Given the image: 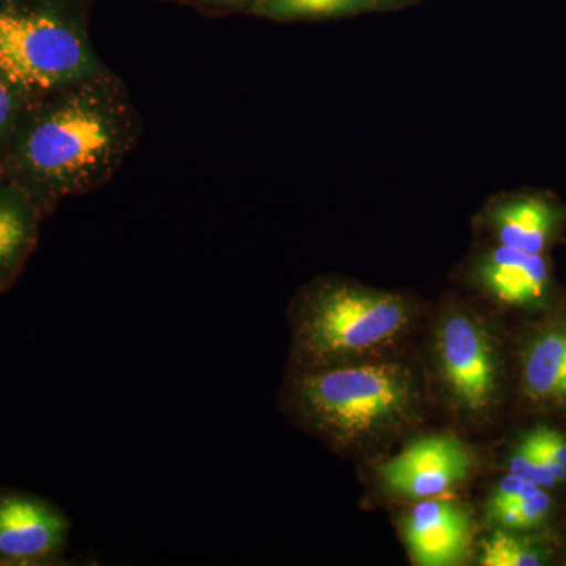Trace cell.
<instances>
[{
	"instance_id": "obj_16",
	"label": "cell",
	"mask_w": 566,
	"mask_h": 566,
	"mask_svg": "<svg viewBox=\"0 0 566 566\" xmlns=\"http://www.w3.org/2000/svg\"><path fill=\"white\" fill-rule=\"evenodd\" d=\"M33 99L0 73V155Z\"/></svg>"
},
{
	"instance_id": "obj_14",
	"label": "cell",
	"mask_w": 566,
	"mask_h": 566,
	"mask_svg": "<svg viewBox=\"0 0 566 566\" xmlns=\"http://www.w3.org/2000/svg\"><path fill=\"white\" fill-rule=\"evenodd\" d=\"M545 562L542 549L517 531L494 527L476 554L482 566H538Z\"/></svg>"
},
{
	"instance_id": "obj_2",
	"label": "cell",
	"mask_w": 566,
	"mask_h": 566,
	"mask_svg": "<svg viewBox=\"0 0 566 566\" xmlns=\"http://www.w3.org/2000/svg\"><path fill=\"white\" fill-rule=\"evenodd\" d=\"M424 385L400 357L296 370L286 367L283 415L338 455H374L416 430L424 415Z\"/></svg>"
},
{
	"instance_id": "obj_9",
	"label": "cell",
	"mask_w": 566,
	"mask_h": 566,
	"mask_svg": "<svg viewBox=\"0 0 566 566\" xmlns=\"http://www.w3.org/2000/svg\"><path fill=\"white\" fill-rule=\"evenodd\" d=\"M398 527L406 553L417 566H455L471 553L474 517L468 505L453 499L409 504Z\"/></svg>"
},
{
	"instance_id": "obj_6",
	"label": "cell",
	"mask_w": 566,
	"mask_h": 566,
	"mask_svg": "<svg viewBox=\"0 0 566 566\" xmlns=\"http://www.w3.org/2000/svg\"><path fill=\"white\" fill-rule=\"evenodd\" d=\"M474 447L453 433L420 436L397 455L376 468L382 494L392 501L415 504L447 497L476 471Z\"/></svg>"
},
{
	"instance_id": "obj_21",
	"label": "cell",
	"mask_w": 566,
	"mask_h": 566,
	"mask_svg": "<svg viewBox=\"0 0 566 566\" xmlns=\"http://www.w3.org/2000/svg\"><path fill=\"white\" fill-rule=\"evenodd\" d=\"M401 2V0H378V9L381 7L392 6V3Z\"/></svg>"
},
{
	"instance_id": "obj_17",
	"label": "cell",
	"mask_w": 566,
	"mask_h": 566,
	"mask_svg": "<svg viewBox=\"0 0 566 566\" xmlns=\"http://www.w3.org/2000/svg\"><path fill=\"white\" fill-rule=\"evenodd\" d=\"M509 472L524 480H531L543 490H551L557 485L556 480L547 472L539 453L532 444L531 438L524 436L523 441L513 449L509 458Z\"/></svg>"
},
{
	"instance_id": "obj_3",
	"label": "cell",
	"mask_w": 566,
	"mask_h": 566,
	"mask_svg": "<svg viewBox=\"0 0 566 566\" xmlns=\"http://www.w3.org/2000/svg\"><path fill=\"white\" fill-rule=\"evenodd\" d=\"M411 294L340 275L304 285L289 307V368L316 370L397 357L419 326Z\"/></svg>"
},
{
	"instance_id": "obj_15",
	"label": "cell",
	"mask_w": 566,
	"mask_h": 566,
	"mask_svg": "<svg viewBox=\"0 0 566 566\" xmlns=\"http://www.w3.org/2000/svg\"><path fill=\"white\" fill-rule=\"evenodd\" d=\"M551 509H553V501L547 490H538L515 504L488 513L486 517L494 527L524 532L542 526L549 516Z\"/></svg>"
},
{
	"instance_id": "obj_8",
	"label": "cell",
	"mask_w": 566,
	"mask_h": 566,
	"mask_svg": "<svg viewBox=\"0 0 566 566\" xmlns=\"http://www.w3.org/2000/svg\"><path fill=\"white\" fill-rule=\"evenodd\" d=\"M71 521L29 491L0 488V566H54L65 560Z\"/></svg>"
},
{
	"instance_id": "obj_20",
	"label": "cell",
	"mask_w": 566,
	"mask_h": 566,
	"mask_svg": "<svg viewBox=\"0 0 566 566\" xmlns=\"http://www.w3.org/2000/svg\"><path fill=\"white\" fill-rule=\"evenodd\" d=\"M205 2L219 3V6H238V3L248 2V0H205ZM255 0H252V3Z\"/></svg>"
},
{
	"instance_id": "obj_13",
	"label": "cell",
	"mask_w": 566,
	"mask_h": 566,
	"mask_svg": "<svg viewBox=\"0 0 566 566\" xmlns=\"http://www.w3.org/2000/svg\"><path fill=\"white\" fill-rule=\"evenodd\" d=\"M378 9V0H255L252 13L274 21L329 20Z\"/></svg>"
},
{
	"instance_id": "obj_5",
	"label": "cell",
	"mask_w": 566,
	"mask_h": 566,
	"mask_svg": "<svg viewBox=\"0 0 566 566\" xmlns=\"http://www.w3.org/2000/svg\"><path fill=\"white\" fill-rule=\"evenodd\" d=\"M424 360L447 415L475 430L491 422L504 390V363L493 324L479 307L447 301L428 327Z\"/></svg>"
},
{
	"instance_id": "obj_1",
	"label": "cell",
	"mask_w": 566,
	"mask_h": 566,
	"mask_svg": "<svg viewBox=\"0 0 566 566\" xmlns=\"http://www.w3.org/2000/svg\"><path fill=\"white\" fill-rule=\"evenodd\" d=\"M140 129L132 96L106 66L29 104L0 155V177L31 192L50 216L66 197L109 182Z\"/></svg>"
},
{
	"instance_id": "obj_19",
	"label": "cell",
	"mask_w": 566,
	"mask_h": 566,
	"mask_svg": "<svg viewBox=\"0 0 566 566\" xmlns=\"http://www.w3.org/2000/svg\"><path fill=\"white\" fill-rule=\"evenodd\" d=\"M534 444L545 453L546 457L553 458L556 463L566 468V438L553 428L539 427L528 433Z\"/></svg>"
},
{
	"instance_id": "obj_12",
	"label": "cell",
	"mask_w": 566,
	"mask_h": 566,
	"mask_svg": "<svg viewBox=\"0 0 566 566\" xmlns=\"http://www.w3.org/2000/svg\"><path fill=\"white\" fill-rule=\"evenodd\" d=\"M48 218L31 192L0 177V294L17 283Z\"/></svg>"
},
{
	"instance_id": "obj_4",
	"label": "cell",
	"mask_w": 566,
	"mask_h": 566,
	"mask_svg": "<svg viewBox=\"0 0 566 566\" xmlns=\"http://www.w3.org/2000/svg\"><path fill=\"white\" fill-rule=\"evenodd\" d=\"M103 69L71 0H0V73L25 95H50Z\"/></svg>"
},
{
	"instance_id": "obj_18",
	"label": "cell",
	"mask_w": 566,
	"mask_h": 566,
	"mask_svg": "<svg viewBox=\"0 0 566 566\" xmlns=\"http://www.w3.org/2000/svg\"><path fill=\"white\" fill-rule=\"evenodd\" d=\"M538 490H543V488L531 482V480L521 479V476L510 474L509 472V474L502 476V479L495 483L493 491H491L485 506L486 515L488 513L495 512V510L515 504V502L521 501V499H526L528 495L535 494Z\"/></svg>"
},
{
	"instance_id": "obj_10",
	"label": "cell",
	"mask_w": 566,
	"mask_h": 566,
	"mask_svg": "<svg viewBox=\"0 0 566 566\" xmlns=\"http://www.w3.org/2000/svg\"><path fill=\"white\" fill-rule=\"evenodd\" d=\"M476 233L528 253H546L566 223V208L542 193L495 196L476 212Z\"/></svg>"
},
{
	"instance_id": "obj_11",
	"label": "cell",
	"mask_w": 566,
	"mask_h": 566,
	"mask_svg": "<svg viewBox=\"0 0 566 566\" xmlns=\"http://www.w3.org/2000/svg\"><path fill=\"white\" fill-rule=\"evenodd\" d=\"M521 389L539 408L566 409V318L528 333L520 360Z\"/></svg>"
},
{
	"instance_id": "obj_7",
	"label": "cell",
	"mask_w": 566,
	"mask_h": 566,
	"mask_svg": "<svg viewBox=\"0 0 566 566\" xmlns=\"http://www.w3.org/2000/svg\"><path fill=\"white\" fill-rule=\"evenodd\" d=\"M464 285L504 311H536L553 293V271L546 253H528L509 245L480 243L461 268Z\"/></svg>"
}]
</instances>
